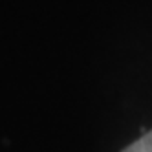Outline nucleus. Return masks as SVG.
Masks as SVG:
<instances>
[{
  "label": "nucleus",
  "mask_w": 152,
  "mask_h": 152,
  "mask_svg": "<svg viewBox=\"0 0 152 152\" xmlns=\"http://www.w3.org/2000/svg\"><path fill=\"white\" fill-rule=\"evenodd\" d=\"M123 152H152V130L130 143Z\"/></svg>",
  "instance_id": "f257e3e1"
}]
</instances>
